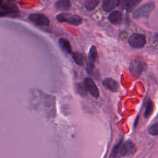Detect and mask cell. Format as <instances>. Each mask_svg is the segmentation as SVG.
Returning <instances> with one entry per match:
<instances>
[{"mask_svg": "<svg viewBox=\"0 0 158 158\" xmlns=\"http://www.w3.org/2000/svg\"><path fill=\"white\" fill-rule=\"evenodd\" d=\"M136 151L134 143L131 141L122 142V140L116 144L111 152L110 158H120L132 155Z\"/></svg>", "mask_w": 158, "mask_h": 158, "instance_id": "6da1fadb", "label": "cell"}, {"mask_svg": "<svg viewBox=\"0 0 158 158\" xmlns=\"http://www.w3.org/2000/svg\"><path fill=\"white\" fill-rule=\"evenodd\" d=\"M56 19L59 22H66L72 25H78L81 23V17L77 15L69 13H60L56 15Z\"/></svg>", "mask_w": 158, "mask_h": 158, "instance_id": "7a4b0ae2", "label": "cell"}, {"mask_svg": "<svg viewBox=\"0 0 158 158\" xmlns=\"http://www.w3.org/2000/svg\"><path fill=\"white\" fill-rule=\"evenodd\" d=\"M154 8L155 3L154 2H147L135 10L133 12V17L135 19L148 17Z\"/></svg>", "mask_w": 158, "mask_h": 158, "instance_id": "3957f363", "label": "cell"}, {"mask_svg": "<svg viewBox=\"0 0 158 158\" xmlns=\"http://www.w3.org/2000/svg\"><path fill=\"white\" fill-rule=\"evenodd\" d=\"M146 37L143 34L133 33L128 39L129 45L133 48H141L146 44Z\"/></svg>", "mask_w": 158, "mask_h": 158, "instance_id": "277c9868", "label": "cell"}, {"mask_svg": "<svg viewBox=\"0 0 158 158\" xmlns=\"http://www.w3.org/2000/svg\"><path fill=\"white\" fill-rule=\"evenodd\" d=\"M146 64L144 62L135 60L130 64L129 70L133 76L138 77L146 69Z\"/></svg>", "mask_w": 158, "mask_h": 158, "instance_id": "5b68a950", "label": "cell"}, {"mask_svg": "<svg viewBox=\"0 0 158 158\" xmlns=\"http://www.w3.org/2000/svg\"><path fill=\"white\" fill-rule=\"evenodd\" d=\"M28 19L39 26H48L49 25V20L48 18L42 14H32L28 17Z\"/></svg>", "mask_w": 158, "mask_h": 158, "instance_id": "8992f818", "label": "cell"}, {"mask_svg": "<svg viewBox=\"0 0 158 158\" xmlns=\"http://www.w3.org/2000/svg\"><path fill=\"white\" fill-rule=\"evenodd\" d=\"M84 86L89 94L94 98H97L99 96V93L97 86L93 80L90 78H86L84 80Z\"/></svg>", "mask_w": 158, "mask_h": 158, "instance_id": "52a82bcc", "label": "cell"}, {"mask_svg": "<svg viewBox=\"0 0 158 158\" xmlns=\"http://www.w3.org/2000/svg\"><path fill=\"white\" fill-rule=\"evenodd\" d=\"M102 85L109 90L112 92H116L118 89V83L112 78H105L102 81Z\"/></svg>", "mask_w": 158, "mask_h": 158, "instance_id": "ba28073f", "label": "cell"}, {"mask_svg": "<svg viewBox=\"0 0 158 158\" xmlns=\"http://www.w3.org/2000/svg\"><path fill=\"white\" fill-rule=\"evenodd\" d=\"M108 20L112 24H120L122 20V14L119 10H114L109 15Z\"/></svg>", "mask_w": 158, "mask_h": 158, "instance_id": "9c48e42d", "label": "cell"}, {"mask_svg": "<svg viewBox=\"0 0 158 158\" xmlns=\"http://www.w3.org/2000/svg\"><path fill=\"white\" fill-rule=\"evenodd\" d=\"M118 0H103L102 7L106 12H110L117 6Z\"/></svg>", "mask_w": 158, "mask_h": 158, "instance_id": "30bf717a", "label": "cell"}, {"mask_svg": "<svg viewBox=\"0 0 158 158\" xmlns=\"http://www.w3.org/2000/svg\"><path fill=\"white\" fill-rule=\"evenodd\" d=\"M70 6L71 4L69 0H59L55 4L56 9L61 11L69 10Z\"/></svg>", "mask_w": 158, "mask_h": 158, "instance_id": "8fae6325", "label": "cell"}, {"mask_svg": "<svg viewBox=\"0 0 158 158\" xmlns=\"http://www.w3.org/2000/svg\"><path fill=\"white\" fill-rule=\"evenodd\" d=\"M97 58V49L95 46L93 45L89 49V51L88 53V60L89 62L88 64L94 65L95 61Z\"/></svg>", "mask_w": 158, "mask_h": 158, "instance_id": "7c38bea8", "label": "cell"}, {"mask_svg": "<svg viewBox=\"0 0 158 158\" xmlns=\"http://www.w3.org/2000/svg\"><path fill=\"white\" fill-rule=\"evenodd\" d=\"M59 44L64 51L67 54H70L72 52V49L70 43L68 40L65 38H60L59 40Z\"/></svg>", "mask_w": 158, "mask_h": 158, "instance_id": "4fadbf2b", "label": "cell"}, {"mask_svg": "<svg viewBox=\"0 0 158 158\" xmlns=\"http://www.w3.org/2000/svg\"><path fill=\"white\" fill-rule=\"evenodd\" d=\"M142 0H130L128 1L126 6V10L127 12H131L135 7L141 2Z\"/></svg>", "mask_w": 158, "mask_h": 158, "instance_id": "5bb4252c", "label": "cell"}, {"mask_svg": "<svg viewBox=\"0 0 158 158\" xmlns=\"http://www.w3.org/2000/svg\"><path fill=\"white\" fill-rule=\"evenodd\" d=\"M99 2V0H86L84 6L88 10H93L98 6Z\"/></svg>", "mask_w": 158, "mask_h": 158, "instance_id": "9a60e30c", "label": "cell"}, {"mask_svg": "<svg viewBox=\"0 0 158 158\" xmlns=\"http://www.w3.org/2000/svg\"><path fill=\"white\" fill-rule=\"evenodd\" d=\"M72 58L74 61L80 65H83L84 63V56L79 52H74L72 54Z\"/></svg>", "mask_w": 158, "mask_h": 158, "instance_id": "2e32d148", "label": "cell"}, {"mask_svg": "<svg viewBox=\"0 0 158 158\" xmlns=\"http://www.w3.org/2000/svg\"><path fill=\"white\" fill-rule=\"evenodd\" d=\"M152 110H153V103L149 99L148 101L147 106H146V110H145V112H144V117L145 118H148L151 115V114L152 112Z\"/></svg>", "mask_w": 158, "mask_h": 158, "instance_id": "e0dca14e", "label": "cell"}, {"mask_svg": "<svg viewBox=\"0 0 158 158\" xmlns=\"http://www.w3.org/2000/svg\"><path fill=\"white\" fill-rule=\"evenodd\" d=\"M148 132L150 135L153 136H157L158 135V123H154L151 125L148 130Z\"/></svg>", "mask_w": 158, "mask_h": 158, "instance_id": "ac0fdd59", "label": "cell"}, {"mask_svg": "<svg viewBox=\"0 0 158 158\" xmlns=\"http://www.w3.org/2000/svg\"><path fill=\"white\" fill-rule=\"evenodd\" d=\"M77 89L78 91V93L81 96H85L86 95V91L84 86L81 85V84H77Z\"/></svg>", "mask_w": 158, "mask_h": 158, "instance_id": "d6986e66", "label": "cell"}, {"mask_svg": "<svg viewBox=\"0 0 158 158\" xmlns=\"http://www.w3.org/2000/svg\"><path fill=\"white\" fill-rule=\"evenodd\" d=\"M127 2H128V0H118L117 6L120 9H123L126 7Z\"/></svg>", "mask_w": 158, "mask_h": 158, "instance_id": "ffe728a7", "label": "cell"}, {"mask_svg": "<svg viewBox=\"0 0 158 158\" xmlns=\"http://www.w3.org/2000/svg\"><path fill=\"white\" fill-rule=\"evenodd\" d=\"M2 3V0H0V5H1Z\"/></svg>", "mask_w": 158, "mask_h": 158, "instance_id": "44dd1931", "label": "cell"}, {"mask_svg": "<svg viewBox=\"0 0 158 158\" xmlns=\"http://www.w3.org/2000/svg\"><path fill=\"white\" fill-rule=\"evenodd\" d=\"M8 1H10V0H8Z\"/></svg>", "mask_w": 158, "mask_h": 158, "instance_id": "7402d4cb", "label": "cell"}]
</instances>
